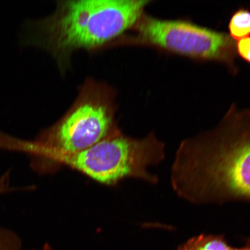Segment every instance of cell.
I'll return each instance as SVG.
<instances>
[{"label": "cell", "mask_w": 250, "mask_h": 250, "mask_svg": "<svg viewBox=\"0 0 250 250\" xmlns=\"http://www.w3.org/2000/svg\"><path fill=\"white\" fill-rule=\"evenodd\" d=\"M229 36L233 40L239 41L250 35V10L240 8L231 15L228 23Z\"/></svg>", "instance_id": "7"}, {"label": "cell", "mask_w": 250, "mask_h": 250, "mask_svg": "<svg viewBox=\"0 0 250 250\" xmlns=\"http://www.w3.org/2000/svg\"><path fill=\"white\" fill-rule=\"evenodd\" d=\"M179 250H250V246L234 248L228 245L223 236L202 234L192 237L180 246Z\"/></svg>", "instance_id": "6"}, {"label": "cell", "mask_w": 250, "mask_h": 250, "mask_svg": "<svg viewBox=\"0 0 250 250\" xmlns=\"http://www.w3.org/2000/svg\"><path fill=\"white\" fill-rule=\"evenodd\" d=\"M235 45L226 33L200 26L189 20H161L145 12L115 46L148 47L195 61L217 62L236 74Z\"/></svg>", "instance_id": "4"}, {"label": "cell", "mask_w": 250, "mask_h": 250, "mask_svg": "<svg viewBox=\"0 0 250 250\" xmlns=\"http://www.w3.org/2000/svg\"><path fill=\"white\" fill-rule=\"evenodd\" d=\"M53 250L51 247L50 246L48 243H46L44 246H43L42 249L39 250Z\"/></svg>", "instance_id": "10"}, {"label": "cell", "mask_w": 250, "mask_h": 250, "mask_svg": "<svg viewBox=\"0 0 250 250\" xmlns=\"http://www.w3.org/2000/svg\"><path fill=\"white\" fill-rule=\"evenodd\" d=\"M246 245L250 246V239L248 240V242H247Z\"/></svg>", "instance_id": "11"}, {"label": "cell", "mask_w": 250, "mask_h": 250, "mask_svg": "<svg viewBox=\"0 0 250 250\" xmlns=\"http://www.w3.org/2000/svg\"><path fill=\"white\" fill-rule=\"evenodd\" d=\"M165 157V144L154 132L139 139L119 129L91 147L64 158L61 167H69L107 186H116L129 178L156 184L157 177L147 168L160 164Z\"/></svg>", "instance_id": "5"}, {"label": "cell", "mask_w": 250, "mask_h": 250, "mask_svg": "<svg viewBox=\"0 0 250 250\" xmlns=\"http://www.w3.org/2000/svg\"><path fill=\"white\" fill-rule=\"evenodd\" d=\"M149 0H68L58 2L45 18L21 25L20 45L45 50L63 70L74 52L98 51L115 43L132 29Z\"/></svg>", "instance_id": "2"}, {"label": "cell", "mask_w": 250, "mask_h": 250, "mask_svg": "<svg viewBox=\"0 0 250 250\" xmlns=\"http://www.w3.org/2000/svg\"><path fill=\"white\" fill-rule=\"evenodd\" d=\"M116 92L105 83L87 79L73 104L54 124L33 140L4 134L0 149L23 152L40 174L54 173L65 158L85 151L116 132Z\"/></svg>", "instance_id": "3"}, {"label": "cell", "mask_w": 250, "mask_h": 250, "mask_svg": "<svg viewBox=\"0 0 250 250\" xmlns=\"http://www.w3.org/2000/svg\"><path fill=\"white\" fill-rule=\"evenodd\" d=\"M171 182L193 204L250 201V109L233 104L216 128L184 140Z\"/></svg>", "instance_id": "1"}, {"label": "cell", "mask_w": 250, "mask_h": 250, "mask_svg": "<svg viewBox=\"0 0 250 250\" xmlns=\"http://www.w3.org/2000/svg\"><path fill=\"white\" fill-rule=\"evenodd\" d=\"M21 240L18 234L7 228L0 227V250H21Z\"/></svg>", "instance_id": "8"}, {"label": "cell", "mask_w": 250, "mask_h": 250, "mask_svg": "<svg viewBox=\"0 0 250 250\" xmlns=\"http://www.w3.org/2000/svg\"><path fill=\"white\" fill-rule=\"evenodd\" d=\"M235 47L237 55L250 64V37L239 40Z\"/></svg>", "instance_id": "9"}]
</instances>
